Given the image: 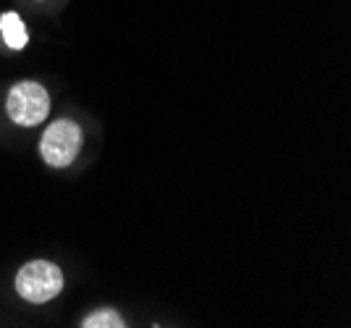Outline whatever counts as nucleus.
<instances>
[{
  "mask_svg": "<svg viewBox=\"0 0 351 328\" xmlns=\"http://www.w3.org/2000/svg\"><path fill=\"white\" fill-rule=\"evenodd\" d=\"M79 326L82 328H123L126 323H123V318H121L116 310L103 307V310H95L92 315H87Z\"/></svg>",
  "mask_w": 351,
  "mask_h": 328,
  "instance_id": "5",
  "label": "nucleus"
},
{
  "mask_svg": "<svg viewBox=\"0 0 351 328\" xmlns=\"http://www.w3.org/2000/svg\"><path fill=\"white\" fill-rule=\"evenodd\" d=\"M5 110L8 119L19 126H37L50 113V95L37 82H19L8 92Z\"/></svg>",
  "mask_w": 351,
  "mask_h": 328,
  "instance_id": "2",
  "label": "nucleus"
},
{
  "mask_svg": "<svg viewBox=\"0 0 351 328\" xmlns=\"http://www.w3.org/2000/svg\"><path fill=\"white\" fill-rule=\"evenodd\" d=\"M16 292L32 305L50 302L63 292V270L50 260H32L16 273Z\"/></svg>",
  "mask_w": 351,
  "mask_h": 328,
  "instance_id": "1",
  "label": "nucleus"
},
{
  "mask_svg": "<svg viewBox=\"0 0 351 328\" xmlns=\"http://www.w3.org/2000/svg\"><path fill=\"white\" fill-rule=\"evenodd\" d=\"M0 34H3V43L11 50H24L27 43H29L27 27H24V21H21L19 14H5L0 19Z\"/></svg>",
  "mask_w": 351,
  "mask_h": 328,
  "instance_id": "4",
  "label": "nucleus"
},
{
  "mask_svg": "<svg viewBox=\"0 0 351 328\" xmlns=\"http://www.w3.org/2000/svg\"><path fill=\"white\" fill-rule=\"evenodd\" d=\"M82 145V129L79 124H73L69 119L53 121L47 126V132L40 139V155L47 165L53 168H66L73 163L76 152Z\"/></svg>",
  "mask_w": 351,
  "mask_h": 328,
  "instance_id": "3",
  "label": "nucleus"
}]
</instances>
